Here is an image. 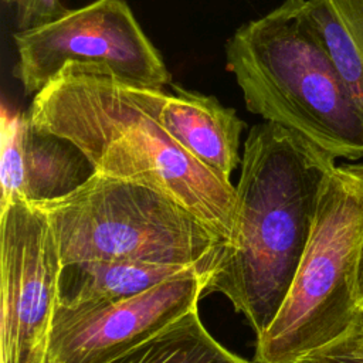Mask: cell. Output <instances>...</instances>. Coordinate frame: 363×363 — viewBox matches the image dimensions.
I'll return each instance as SVG.
<instances>
[{"label": "cell", "mask_w": 363, "mask_h": 363, "mask_svg": "<svg viewBox=\"0 0 363 363\" xmlns=\"http://www.w3.org/2000/svg\"><path fill=\"white\" fill-rule=\"evenodd\" d=\"M357 299L360 306L363 308V237L360 244V254H359V267H357Z\"/></svg>", "instance_id": "17"}, {"label": "cell", "mask_w": 363, "mask_h": 363, "mask_svg": "<svg viewBox=\"0 0 363 363\" xmlns=\"http://www.w3.org/2000/svg\"><path fill=\"white\" fill-rule=\"evenodd\" d=\"M211 274L167 279L140 294L77 308L60 306L50 363H112L193 312Z\"/></svg>", "instance_id": "8"}, {"label": "cell", "mask_w": 363, "mask_h": 363, "mask_svg": "<svg viewBox=\"0 0 363 363\" xmlns=\"http://www.w3.org/2000/svg\"><path fill=\"white\" fill-rule=\"evenodd\" d=\"M363 237V164H336L326 176L309 241L289 291L257 336L254 363H299L343 335L357 318Z\"/></svg>", "instance_id": "4"}, {"label": "cell", "mask_w": 363, "mask_h": 363, "mask_svg": "<svg viewBox=\"0 0 363 363\" xmlns=\"http://www.w3.org/2000/svg\"><path fill=\"white\" fill-rule=\"evenodd\" d=\"M21 200L28 203L69 194L95 173L91 160L77 145L62 136L33 128L27 115L21 130Z\"/></svg>", "instance_id": "11"}, {"label": "cell", "mask_w": 363, "mask_h": 363, "mask_svg": "<svg viewBox=\"0 0 363 363\" xmlns=\"http://www.w3.org/2000/svg\"><path fill=\"white\" fill-rule=\"evenodd\" d=\"M13 75L27 95L38 94L68 64L121 82L164 89L172 75L125 0H95L51 21L13 34Z\"/></svg>", "instance_id": "6"}, {"label": "cell", "mask_w": 363, "mask_h": 363, "mask_svg": "<svg viewBox=\"0 0 363 363\" xmlns=\"http://www.w3.org/2000/svg\"><path fill=\"white\" fill-rule=\"evenodd\" d=\"M26 113L17 112L3 116L1 126V208L16 200H21L23 193V162H21V130Z\"/></svg>", "instance_id": "14"}, {"label": "cell", "mask_w": 363, "mask_h": 363, "mask_svg": "<svg viewBox=\"0 0 363 363\" xmlns=\"http://www.w3.org/2000/svg\"><path fill=\"white\" fill-rule=\"evenodd\" d=\"M336 159L278 123L254 125L235 186L233 237L210 277L259 336L281 308L306 248L322 184Z\"/></svg>", "instance_id": "1"}, {"label": "cell", "mask_w": 363, "mask_h": 363, "mask_svg": "<svg viewBox=\"0 0 363 363\" xmlns=\"http://www.w3.org/2000/svg\"><path fill=\"white\" fill-rule=\"evenodd\" d=\"M172 92L149 88V101L157 122L196 160L231 182L240 156L245 122L216 96L172 82Z\"/></svg>", "instance_id": "9"}, {"label": "cell", "mask_w": 363, "mask_h": 363, "mask_svg": "<svg viewBox=\"0 0 363 363\" xmlns=\"http://www.w3.org/2000/svg\"><path fill=\"white\" fill-rule=\"evenodd\" d=\"M62 259L47 214L16 200L0 210L1 363H47Z\"/></svg>", "instance_id": "7"}, {"label": "cell", "mask_w": 363, "mask_h": 363, "mask_svg": "<svg viewBox=\"0 0 363 363\" xmlns=\"http://www.w3.org/2000/svg\"><path fill=\"white\" fill-rule=\"evenodd\" d=\"M189 274H213L193 265L135 259H95L62 267L60 306L77 308L140 294L167 279Z\"/></svg>", "instance_id": "10"}, {"label": "cell", "mask_w": 363, "mask_h": 363, "mask_svg": "<svg viewBox=\"0 0 363 363\" xmlns=\"http://www.w3.org/2000/svg\"><path fill=\"white\" fill-rule=\"evenodd\" d=\"M34 204L50 220L62 265L135 259L214 272L225 245L169 196L96 172L72 193Z\"/></svg>", "instance_id": "5"}, {"label": "cell", "mask_w": 363, "mask_h": 363, "mask_svg": "<svg viewBox=\"0 0 363 363\" xmlns=\"http://www.w3.org/2000/svg\"><path fill=\"white\" fill-rule=\"evenodd\" d=\"M47 363H50V362H47Z\"/></svg>", "instance_id": "18"}, {"label": "cell", "mask_w": 363, "mask_h": 363, "mask_svg": "<svg viewBox=\"0 0 363 363\" xmlns=\"http://www.w3.org/2000/svg\"><path fill=\"white\" fill-rule=\"evenodd\" d=\"M299 363H363V308L343 335Z\"/></svg>", "instance_id": "15"}, {"label": "cell", "mask_w": 363, "mask_h": 363, "mask_svg": "<svg viewBox=\"0 0 363 363\" xmlns=\"http://www.w3.org/2000/svg\"><path fill=\"white\" fill-rule=\"evenodd\" d=\"M284 0L240 26L225 44L227 68L245 108L288 128L335 159H363V112L302 13Z\"/></svg>", "instance_id": "3"}, {"label": "cell", "mask_w": 363, "mask_h": 363, "mask_svg": "<svg viewBox=\"0 0 363 363\" xmlns=\"http://www.w3.org/2000/svg\"><path fill=\"white\" fill-rule=\"evenodd\" d=\"M112 363H251L220 345L193 311ZM254 363V362H252Z\"/></svg>", "instance_id": "13"}, {"label": "cell", "mask_w": 363, "mask_h": 363, "mask_svg": "<svg viewBox=\"0 0 363 363\" xmlns=\"http://www.w3.org/2000/svg\"><path fill=\"white\" fill-rule=\"evenodd\" d=\"M26 115L33 128L77 145L96 173L169 196L231 241L235 186L167 133L153 115L149 88L68 64L33 96Z\"/></svg>", "instance_id": "2"}, {"label": "cell", "mask_w": 363, "mask_h": 363, "mask_svg": "<svg viewBox=\"0 0 363 363\" xmlns=\"http://www.w3.org/2000/svg\"><path fill=\"white\" fill-rule=\"evenodd\" d=\"M302 13L363 112V0H303Z\"/></svg>", "instance_id": "12"}, {"label": "cell", "mask_w": 363, "mask_h": 363, "mask_svg": "<svg viewBox=\"0 0 363 363\" xmlns=\"http://www.w3.org/2000/svg\"><path fill=\"white\" fill-rule=\"evenodd\" d=\"M3 3L13 11L16 31L51 21L67 10L60 0H3Z\"/></svg>", "instance_id": "16"}]
</instances>
